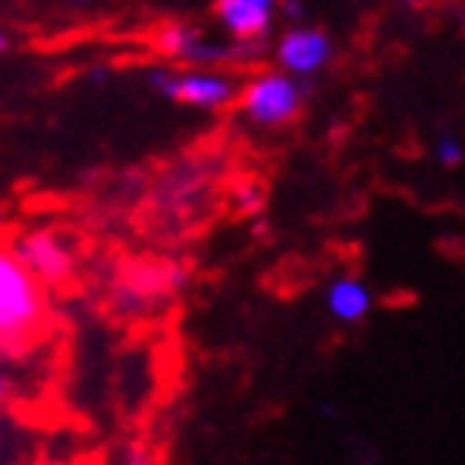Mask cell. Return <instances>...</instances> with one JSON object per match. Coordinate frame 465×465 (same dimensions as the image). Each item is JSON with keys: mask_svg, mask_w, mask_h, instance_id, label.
<instances>
[{"mask_svg": "<svg viewBox=\"0 0 465 465\" xmlns=\"http://www.w3.org/2000/svg\"><path fill=\"white\" fill-rule=\"evenodd\" d=\"M47 332V300L14 250H0V356L27 352Z\"/></svg>", "mask_w": 465, "mask_h": 465, "instance_id": "cell-1", "label": "cell"}, {"mask_svg": "<svg viewBox=\"0 0 465 465\" xmlns=\"http://www.w3.org/2000/svg\"><path fill=\"white\" fill-rule=\"evenodd\" d=\"M296 110H300V87L280 74L260 77L242 94V114L260 126L286 124L290 116H296Z\"/></svg>", "mask_w": 465, "mask_h": 465, "instance_id": "cell-2", "label": "cell"}, {"mask_svg": "<svg viewBox=\"0 0 465 465\" xmlns=\"http://www.w3.org/2000/svg\"><path fill=\"white\" fill-rule=\"evenodd\" d=\"M17 260L27 266L40 282H64L74 270L67 246L54 236V232H27L14 242Z\"/></svg>", "mask_w": 465, "mask_h": 465, "instance_id": "cell-3", "label": "cell"}, {"mask_svg": "<svg viewBox=\"0 0 465 465\" xmlns=\"http://www.w3.org/2000/svg\"><path fill=\"white\" fill-rule=\"evenodd\" d=\"M156 90L166 97L190 104V107H220L232 97V84L216 74H186V77H170V74H153Z\"/></svg>", "mask_w": 465, "mask_h": 465, "instance_id": "cell-4", "label": "cell"}, {"mask_svg": "<svg viewBox=\"0 0 465 465\" xmlns=\"http://www.w3.org/2000/svg\"><path fill=\"white\" fill-rule=\"evenodd\" d=\"M276 57L292 74H312V70H320L326 64V57H330V40H326V34H320V30L312 27L290 30L280 40Z\"/></svg>", "mask_w": 465, "mask_h": 465, "instance_id": "cell-5", "label": "cell"}, {"mask_svg": "<svg viewBox=\"0 0 465 465\" xmlns=\"http://www.w3.org/2000/svg\"><path fill=\"white\" fill-rule=\"evenodd\" d=\"M272 4L276 0H216V17L223 20L232 37L256 40L270 27Z\"/></svg>", "mask_w": 465, "mask_h": 465, "instance_id": "cell-6", "label": "cell"}, {"mask_svg": "<svg viewBox=\"0 0 465 465\" xmlns=\"http://www.w3.org/2000/svg\"><path fill=\"white\" fill-rule=\"evenodd\" d=\"M160 47L166 54H173L180 60H200V64H213V60H230L232 54H252V50L260 47H240V50H230V47H220V44H206L196 30H183V27H170L163 30V37H160Z\"/></svg>", "mask_w": 465, "mask_h": 465, "instance_id": "cell-7", "label": "cell"}, {"mask_svg": "<svg viewBox=\"0 0 465 465\" xmlns=\"http://www.w3.org/2000/svg\"><path fill=\"white\" fill-rule=\"evenodd\" d=\"M330 310L346 322H356L369 310V290L359 280H340L330 290Z\"/></svg>", "mask_w": 465, "mask_h": 465, "instance_id": "cell-8", "label": "cell"}, {"mask_svg": "<svg viewBox=\"0 0 465 465\" xmlns=\"http://www.w3.org/2000/svg\"><path fill=\"white\" fill-rule=\"evenodd\" d=\"M439 160H442L446 166H456L459 160H462V146H459L456 140L442 136V140H439Z\"/></svg>", "mask_w": 465, "mask_h": 465, "instance_id": "cell-9", "label": "cell"}, {"mask_svg": "<svg viewBox=\"0 0 465 465\" xmlns=\"http://www.w3.org/2000/svg\"><path fill=\"white\" fill-rule=\"evenodd\" d=\"M10 396V379H7V369L0 366V402Z\"/></svg>", "mask_w": 465, "mask_h": 465, "instance_id": "cell-10", "label": "cell"}, {"mask_svg": "<svg viewBox=\"0 0 465 465\" xmlns=\"http://www.w3.org/2000/svg\"><path fill=\"white\" fill-rule=\"evenodd\" d=\"M4 47H7V40H4V37H0V50H4Z\"/></svg>", "mask_w": 465, "mask_h": 465, "instance_id": "cell-11", "label": "cell"}, {"mask_svg": "<svg viewBox=\"0 0 465 465\" xmlns=\"http://www.w3.org/2000/svg\"><path fill=\"white\" fill-rule=\"evenodd\" d=\"M409 4H422V0H409Z\"/></svg>", "mask_w": 465, "mask_h": 465, "instance_id": "cell-12", "label": "cell"}]
</instances>
